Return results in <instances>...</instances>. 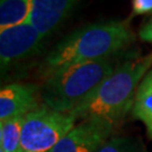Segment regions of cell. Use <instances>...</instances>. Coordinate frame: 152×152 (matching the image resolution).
Listing matches in <instances>:
<instances>
[{
    "label": "cell",
    "instance_id": "1",
    "mask_svg": "<svg viewBox=\"0 0 152 152\" xmlns=\"http://www.w3.org/2000/svg\"><path fill=\"white\" fill-rule=\"evenodd\" d=\"M131 19L89 23L66 34L45 54L38 65L42 79L69 66L124 54L134 44Z\"/></svg>",
    "mask_w": 152,
    "mask_h": 152
},
{
    "label": "cell",
    "instance_id": "2",
    "mask_svg": "<svg viewBox=\"0 0 152 152\" xmlns=\"http://www.w3.org/2000/svg\"><path fill=\"white\" fill-rule=\"evenodd\" d=\"M151 68L152 51L131 55L69 114L77 122L96 121L115 130L132 109L136 90Z\"/></svg>",
    "mask_w": 152,
    "mask_h": 152
},
{
    "label": "cell",
    "instance_id": "3",
    "mask_svg": "<svg viewBox=\"0 0 152 152\" xmlns=\"http://www.w3.org/2000/svg\"><path fill=\"white\" fill-rule=\"evenodd\" d=\"M123 55L69 66L44 79L42 104L49 108L71 113L123 62Z\"/></svg>",
    "mask_w": 152,
    "mask_h": 152
},
{
    "label": "cell",
    "instance_id": "4",
    "mask_svg": "<svg viewBox=\"0 0 152 152\" xmlns=\"http://www.w3.org/2000/svg\"><path fill=\"white\" fill-rule=\"evenodd\" d=\"M71 114L42 104L25 116L18 152H50L76 126Z\"/></svg>",
    "mask_w": 152,
    "mask_h": 152
},
{
    "label": "cell",
    "instance_id": "5",
    "mask_svg": "<svg viewBox=\"0 0 152 152\" xmlns=\"http://www.w3.org/2000/svg\"><path fill=\"white\" fill-rule=\"evenodd\" d=\"M46 37L31 23H24L0 32V69L4 79L26 61L37 56Z\"/></svg>",
    "mask_w": 152,
    "mask_h": 152
},
{
    "label": "cell",
    "instance_id": "6",
    "mask_svg": "<svg viewBox=\"0 0 152 152\" xmlns=\"http://www.w3.org/2000/svg\"><path fill=\"white\" fill-rule=\"evenodd\" d=\"M42 105L41 85L29 82H10L0 91V122L26 116Z\"/></svg>",
    "mask_w": 152,
    "mask_h": 152
},
{
    "label": "cell",
    "instance_id": "7",
    "mask_svg": "<svg viewBox=\"0 0 152 152\" xmlns=\"http://www.w3.org/2000/svg\"><path fill=\"white\" fill-rule=\"evenodd\" d=\"M114 131L96 121L80 122L50 152H97Z\"/></svg>",
    "mask_w": 152,
    "mask_h": 152
},
{
    "label": "cell",
    "instance_id": "8",
    "mask_svg": "<svg viewBox=\"0 0 152 152\" xmlns=\"http://www.w3.org/2000/svg\"><path fill=\"white\" fill-rule=\"evenodd\" d=\"M82 0H33L28 17L31 23L48 38L60 27Z\"/></svg>",
    "mask_w": 152,
    "mask_h": 152
},
{
    "label": "cell",
    "instance_id": "9",
    "mask_svg": "<svg viewBox=\"0 0 152 152\" xmlns=\"http://www.w3.org/2000/svg\"><path fill=\"white\" fill-rule=\"evenodd\" d=\"M132 116L143 123L148 136L152 140V68L142 79L136 90Z\"/></svg>",
    "mask_w": 152,
    "mask_h": 152
},
{
    "label": "cell",
    "instance_id": "10",
    "mask_svg": "<svg viewBox=\"0 0 152 152\" xmlns=\"http://www.w3.org/2000/svg\"><path fill=\"white\" fill-rule=\"evenodd\" d=\"M33 0H0V32L28 20Z\"/></svg>",
    "mask_w": 152,
    "mask_h": 152
},
{
    "label": "cell",
    "instance_id": "11",
    "mask_svg": "<svg viewBox=\"0 0 152 152\" xmlns=\"http://www.w3.org/2000/svg\"><path fill=\"white\" fill-rule=\"evenodd\" d=\"M25 116H16L0 122V149L4 152H18Z\"/></svg>",
    "mask_w": 152,
    "mask_h": 152
},
{
    "label": "cell",
    "instance_id": "12",
    "mask_svg": "<svg viewBox=\"0 0 152 152\" xmlns=\"http://www.w3.org/2000/svg\"><path fill=\"white\" fill-rule=\"evenodd\" d=\"M139 143L131 137L114 135L104 142L97 152H140Z\"/></svg>",
    "mask_w": 152,
    "mask_h": 152
},
{
    "label": "cell",
    "instance_id": "13",
    "mask_svg": "<svg viewBox=\"0 0 152 152\" xmlns=\"http://www.w3.org/2000/svg\"><path fill=\"white\" fill-rule=\"evenodd\" d=\"M143 15L152 16V0H132V11L129 18L132 19L133 17Z\"/></svg>",
    "mask_w": 152,
    "mask_h": 152
},
{
    "label": "cell",
    "instance_id": "14",
    "mask_svg": "<svg viewBox=\"0 0 152 152\" xmlns=\"http://www.w3.org/2000/svg\"><path fill=\"white\" fill-rule=\"evenodd\" d=\"M139 37L143 42L152 43V16L149 18V20L145 22L142 27L139 29Z\"/></svg>",
    "mask_w": 152,
    "mask_h": 152
}]
</instances>
